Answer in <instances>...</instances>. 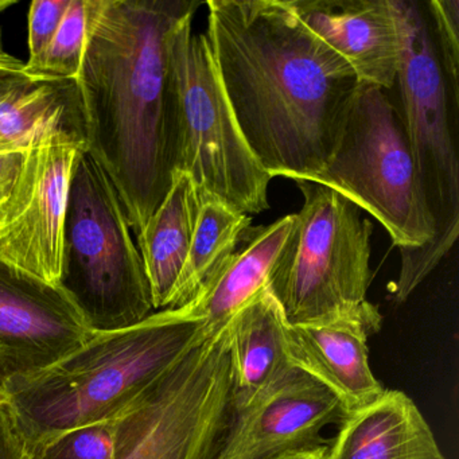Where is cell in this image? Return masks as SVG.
<instances>
[{"label":"cell","mask_w":459,"mask_h":459,"mask_svg":"<svg viewBox=\"0 0 459 459\" xmlns=\"http://www.w3.org/2000/svg\"><path fill=\"white\" fill-rule=\"evenodd\" d=\"M205 37L238 127L271 178L329 165L359 82L287 0H209Z\"/></svg>","instance_id":"1"},{"label":"cell","mask_w":459,"mask_h":459,"mask_svg":"<svg viewBox=\"0 0 459 459\" xmlns=\"http://www.w3.org/2000/svg\"><path fill=\"white\" fill-rule=\"evenodd\" d=\"M198 0H98L76 82L87 152L119 195L135 238L173 182L174 31Z\"/></svg>","instance_id":"2"},{"label":"cell","mask_w":459,"mask_h":459,"mask_svg":"<svg viewBox=\"0 0 459 459\" xmlns=\"http://www.w3.org/2000/svg\"><path fill=\"white\" fill-rule=\"evenodd\" d=\"M206 335L192 303L122 329L95 330L52 367L13 378L4 402L33 456L79 427L112 420Z\"/></svg>","instance_id":"3"},{"label":"cell","mask_w":459,"mask_h":459,"mask_svg":"<svg viewBox=\"0 0 459 459\" xmlns=\"http://www.w3.org/2000/svg\"><path fill=\"white\" fill-rule=\"evenodd\" d=\"M400 30L394 101L418 174L432 238L400 252V273L392 294L397 305L437 267L459 235V91L448 82L429 28L426 4L392 0Z\"/></svg>","instance_id":"4"},{"label":"cell","mask_w":459,"mask_h":459,"mask_svg":"<svg viewBox=\"0 0 459 459\" xmlns=\"http://www.w3.org/2000/svg\"><path fill=\"white\" fill-rule=\"evenodd\" d=\"M131 232L114 184L82 150L69 187L60 286L93 330L133 326L155 313Z\"/></svg>","instance_id":"5"},{"label":"cell","mask_w":459,"mask_h":459,"mask_svg":"<svg viewBox=\"0 0 459 459\" xmlns=\"http://www.w3.org/2000/svg\"><path fill=\"white\" fill-rule=\"evenodd\" d=\"M187 15L171 39L173 168L230 208L257 214L270 208L271 177L249 149L225 95L205 34Z\"/></svg>","instance_id":"6"},{"label":"cell","mask_w":459,"mask_h":459,"mask_svg":"<svg viewBox=\"0 0 459 459\" xmlns=\"http://www.w3.org/2000/svg\"><path fill=\"white\" fill-rule=\"evenodd\" d=\"M303 206L268 279L289 324H306L361 305L372 281L373 225L330 187L295 179Z\"/></svg>","instance_id":"7"},{"label":"cell","mask_w":459,"mask_h":459,"mask_svg":"<svg viewBox=\"0 0 459 459\" xmlns=\"http://www.w3.org/2000/svg\"><path fill=\"white\" fill-rule=\"evenodd\" d=\"M310 181L375 217L400 252L432 238L404 125L389 91L359 84L329 165Z\"/></svg>","instance_id":"8"},{"label":"cell","mask_w":459,"mask_h":459,"mask_svg":"<svg viewBox=\"0 0 459 459\" xmlns=\"http://www.w3.org/2000/svg\"><path fill=\"white\" fill-rule=\"evenodd\" d=\"M233 404L222 329L195 343L115 418L114 459H212Z\"/></svg>","instance_id":"9"},{"label":"cell","mask_w":459,"mask_h":459,"mask_svg":"<svg viewBox=\"0 0 459 459\" xmlns=\"http://www.w3.org/2000/svg\"><path fill=\"white\" fill-rule=\"evenodd\" d=\"M84 149L56 139L26 152L17 186L0 213V260L60 284L69 187Z\"/></svg>","instance_id":"10"},{"label":"cell","mask_w":459,"mask_h":459,"mask_svg":"<svg viewBox=\"0 0 459 459\" xmlns=\"http://www.w3.org/2000/svg\"><path fill=\"white\" fill-rule=\"evenodd\" d=\"M93 332L60 284L0 260V400L13 378L52 367Z\"/></svg>","instance_id":"11"},{"label":"cell","mask_w":459,"mask_h":459,"mask_svg":"<svg viewBox=\"0 0 459 459\" xmlns=\"http://www.w3.org/2000/svg\"><path fill=\"white\" fill-rule=\"evenodd\" d=\"M348 411L329 388L298 368L233 404L212 459H275L322 445L321 432Z\"/></svg>","instance_id":"12"},{"label":"cell","mask_w":459,"mask_h":459,"mask_svg":"<svg viewBox=\"0 0 459 459\" xmlns=\"http://www.w3.org/2000/svg\"><path fill=\"white\" fill-rule=\"evenodd\" d=\"M378 307L365 300L306 324H289L287 353L292 367L324 384L348 412L383 394L370 369L368 338L381 329Z\"/></svg>","instance_id":"13"},{"label":"cell","mask_w":459,"mask_h":459,"mask_svg":"<svg viewBox=\"0 0 459 459\" xmlns=\"http://www.w3.org/2000/svg\"><path fill=\"white\" fill-rule=\"evenodd\" d=\"M300 22L353 69L359 84L392 91L400 30L392 0H287Z\"/></svg>","instance_id":"14"},{"label":"cell","mask_w":459,"mask_h":459,"mask_svg":"<svg viewBox=\"0 0 459 459\" xmlns=\"http://www.w3.org/2000/svg\"><path fill=\"white\" fill-rule=\"evenodd\" d=\"M65 139L87 147L84 106L76 80L34 82L7 52L0 31V154L28 152Z\"/></svg>","instance_id":"15"},{"label":"cell","mask_w":459,"mask_h":459,"mask_svg":"<svg viewBox=\"0 0 459 459\" xmlns=\"http://www.w3.org/2000/svg\"><path fill=\"white\" fill-rule=\"evenodd\" d=\"M329 459H446L431 427L412 399L384 389L346 413L329 445Z\"/></svg>","instance_id":"16"},{"label":"cell","mask_w":459,"mask_h":459,"mask_svg":"<svg viewBox=\"0 0 459 459\" xmlns=\"http://www.w3.org/2000/svg\"><path fill=\"white\" fill-rule=\"evenodd\" d=\"M286 316L267 287L224 327L235 403H243L292 369L287 353Z\"/></svg>","instance_id":"17"},{"label":"cell","mask_w":459,"mask_h":459,"mask_svg":"<svg viewBox=\"0 0 459 459\" xmlns=\"http://www.w3.org/2000/svg\"><path fill=\"white\" fill-rule=\"evenodd\" d=\"M294 224L295 214H287L273 224L249 228L244 236V248L236 252L208 289L190 302L203 321L206 337L221 332L244 305L267 287Z\"/></svg>","instance_id":"18"},{"label":"cell","mask_w":459,"mask_h":459,"mask_svg":"<svg viewBox=\"0 0 459 459\" xmlns=\"http://www.w3.org/2000/svg\"><path fill=\"white\" fill-rule=\"evenodd\" d=\"M198 204L195 182L176 171L168 195L136 238L155 311L170 305L189 255Z\"/></svg>","instance_id":"19"},{"label":"cell","mask_w":459,"mask_h":459,"mask_svg":"<svg viewBox=\"0 0 459 459\" xmlns=\"http://www.w3.org/2000/svg\"><path fill=\"white\" fill-rule=\"evenodd\" d=\"M198 198L189 255L168 308L182 307L200 297L238 252L251 228V216L230 208L211 193L198 190Z\"/></svg>","instance_id":"20"},{"label":"cell","mask_w":459,"mask_h":459,"mask_svg":"<svg viewBox=\"0 0 459 459\" xmlns=\"http://www.w3.org/2000/svg\"><path fill=\"white\" fill-rule=\"evenodd\" d=\"M98 0H71L65 17L44 55L25 74L34 82L76 80L84 60Z\"/></svg>","instance_id":"21"},{"label":"cell","mask_w":459,"mask_h":459,"mask_svg":"<svg viewBox=\"0 0 459 459\" xmlns=\"http://www.w3.org/2000/svg\"><path fill=\"white\" fill-rule=\"evenodd\" d=\"M115 434V419L79 427L50 440L30 458L114 459Z\"/></svg>","instance_id":"22"},{"label":"cell","mask_w":459,"mask_h":459,"mask_svg":"<svg viewBox=\"0 0 459 459\" xmlns=\"http://www.w3.org/2000/svg\"><path fill=\"white\" fill-rule=\"evenodd\" d=\"M437 57L454 90L459 91V0H426Z\"/></svg>","instance_id":"23"},{"label":"cell","mask_w":459,"mask_h":459,"mask_svg":"<svg viewBox=\"0 0 459 459\" xmlns=\"http://www.w3.org/2000/svg\"><path fill=\"white\" fill-rule=\"evenodd\" d=\"M71 0H36L29 10V60L34 65L55 39Z\"/></svg>","instance_id":"24"},{"label":"cell","mask_w":459,"mask_h":459,"mask_svg":"<svg viewBox=\"0 0 459 459\" xmlns=\"http://www.w3.org/2000/svg\"><path fill=\"white\" fill-rule=\"evenodd\" d=\"M0 459H31L12 411L0 400Z\"/></svg>","instance_id":"25"},{"label":"cell","mask_w":459,"mask_h":459,"mask_svg":"<svg viewBox=\"0 0 459 459\" xmlns=\"http://www.w3.org/2000/svg\"><path fill=\"white\" fill-rule=\"evenodd\" d=\"M26 152H7L0 154V213L4 212V206L9 203L18 179L21 170L25 162Z\"/></svg>","instance_id":"26"},{"label":"cell","mask_w":459,"mask_h":459,"mask_svg":"<svg viewBox=\"0 0 459 459\" xmlns=\"http://www.w3.org/2000/svg\"><path fill=\"white\" fill-rule=\"evenodd\" d=\"M275 459H329V446L321 445L316 447L290 451Z\"/></svg>","instance_id":"27"}]
</instances>
